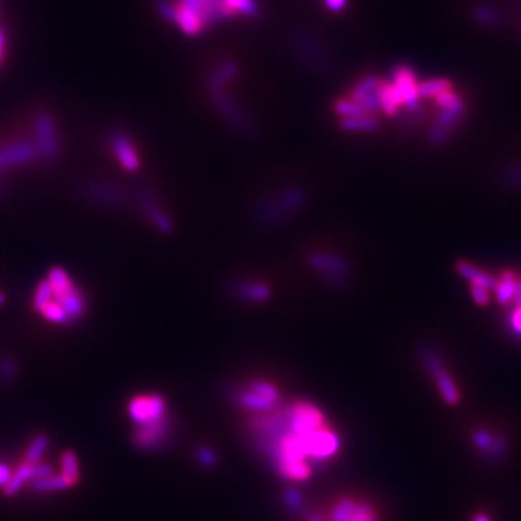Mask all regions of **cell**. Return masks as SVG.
I'll return each instance as SVG.
<instances>
[{
	"mask_svg": "<svg viewBox=\"0 0 521 521\" xmlns=\"http://www.w3.org/2000/svg\"><path fill=\"white\" fill-rule=\"evenodd\" d=\"M271 419L280 435L270 440V450L278 474L290 481L308 480L313 462L329 460L339 450V437L315 404L295 401L287 410H274Z\"/></svg>",
	"mask_w": 521,
	"mask_h": 521,
	"instance_id": "cell-1",
	"label": "cell"
},
{
	"mask_svg": "<svg viewBox=\"0 0 521 521\" xmlns=\"http://www.w3.org/2000/svg\"><path fill=\"white\" fill-rule=\"evenodd\" d=\"M32 304L48 323L69 326L86 313V297L76 281L63 268H52L36 285Z\"/></svg>",
	"mask_w": 521,
	"mask_h": 521,
	"instance_id": "cell-2",
	"label": "cell"
},
{
	"mask_svg": "<svg viewBox=\"0 0 521 521\" xmlns=\"http://www.w3.org/2000/svg\"><path fill=\"white\" fill-rule=\"evenodd\" d=\"M129 415L141 426L135 439L142 447H153L166 437L167 407L158 394H139L133 397L128 407Z\"/></svg>",
	"mask_w": 521,
	"mask_h": 521,
	"instance_id": "cell-3",
	"label": "cell"
},
{
	"mask_svg": "<svg viewBox=\"0 0 521 521\" xmlns=\"http://www.w3.org/2000/svg\"><path fill=\"white\" fill-rule=\"evenodd\" d=\"M307 193L301 186H287L259 198L252 207V216L263 228H277L304 207Z\"/></svg>",
	"mask_w": 521,
	"mask_h": 521,
	"instance_id": "cell-4",
	"label": "cell"
},
{
	"mask_svg": "<svg viewBox=\"0 0 521 521\" xmlns=\"http://www.w3.org/2000/svg\"><path fill=\"white\" fill-rule=\"evenodd\" d=\"M307 259L310 267L320 274L328 285L335 290L348 287L352 268L345 255L330 251H318L310 253Z\"/></svg>",
	"mask_w": 521,
	"mask_h": 521,
	"instance_id": "cell-5",
	"label": "cell"
},
{
	"mask_svg": "<svg viewBox=\"0 0 521 521\" xmlns=\"http://www.w3.org/2000/svg\"><path fill=\"white\" fill-rule=\"evenodd\" d=\"M208 90H211L213 104L231 126H233L242 135L253 133L255 128L252 119L223 91V87H212Z\"/></svg>",
	"mask_w": 521,
	"mask_h": 521,
	"instance_id": "cell-6",
	"label": "cell"
},
{
	"mask_svg": "<svg viewBox=\"0 0 521 521\" xmlns=\"http://www.w3.org/2000/svg\"><path fill=\"white\" fill-rule=\"evenodd\" d=\"M330 521H380V515L370 501L343 497L333 504Z\"/></svg>",
	"mask_w": 521,
	"mask_h": 521,
	"instance_id": "cell-7",
	"label": "cell"
},
{
	"mask_svg": "<svg viewBox=\"0 0 521 521\" xmlns=\"http://www.w3.org/2000/svg\"><path fill=\"white\" fill-rule=\"evenodd\" d=\"M422 360L425 362L426 368L430 371L442 397L445 398L446 403L455 405L459 403L460 395H459V390L455 385L453 380L450 378L447 370L445 368L443 362L439 359L437 353L433 352L430 348L423 349L422 352Z\"/></svg>",
	"mask_w": 521,
	"mask_h": 521,
	"instance_id": "cell-8",
	"label": "cell"
},
{
	"mask_svg": "<svg viewBox=\"0 0 521 521\" xmlns=\"http://www.w3.org/2000/svg\"><path fill=\"white\" fill-rule=\"evenodd\" d=\"M393 86L397 88L403 106L407 108V111L417 113L419 111V90H417V86H419V81H417V76L414 73L413 69H410L408 66H400L393 71V80H391Z\"/></svg>",
	"mask_w": 521,
	"mask_h": 521,
	"instance_id": "cell-9",
	"label": "cell"
},
{
	"mask_svg": "<svg viewBox=\"0 0 521 521\" xmlns=\"http://www.w3.org/2000/svg\"><path fill=\"white\" fill-rule=\"evenodd\" d=\"M293 45L295 48V51L298 52V56L313 69L316 70H328L329 67V60L325 49L322 48L320 44L316 42L315 38H311L307 34H295L293 36Z\"/></svg>",
	"mask_w": 521,
	"mask_h": 521,
	"instance_id": "cell-10",
	"label": "cell"
},
{
	"mask_svg": "<svg viewBox=\"0 0 521 521\" xmlns=\"http://www.w3.org/2000/svg\"><path fill=\"white\" fill-rule=\"evenodd\" d=\"M228 291L232 297L245 303H267L273 295V290L268 284L245 278L232 280L228 285Z\"/></svg>",
	"mask_w": 521,
	"mask_h": 521,
	"instance_id": "cell-11",
	"label": "cell"
},
{
	"mask_svg": "<svg viewBox=\"0 0 521 521\" xmlns=\"http://www.w3.org/2000/svg\"><path fill=\"white\" fill-rule=\"evenodd\" d=\"M381 80L368 76L358 81V84L350 91V98L356 101L359 106L371 115H377V112H381L380 106V98H378V86Z\"/></svg>",
	"mask_w": 521,
	"mask_h": 521,
	"instance_id": "cell-12",
	"label": "cell"
},
{
	"mask_svg": "<svg viewBox=\"0 0 521 521\" xmlns=\"http://www.w3.org/2000/svg\"><path fill=\"white\" fill-rule=\"evenodd\" d=\"M180 5L194 11L201 18L203 24L226 19L233 15L226 8L223 0H180Z\"/></svg>",
	"mask_w": 521,
	"mask_h": 521,
	"instance_id": "cell-13",
	"label": "cell"
},
{
	"mask_svg": "<svg viewBox=\"0 0 521 521\" xmlns=\"http://www.w3.org/2000/svg\"><path fill=\"white\" fill-rule=\"evenodd\" d=\"M112 149H113V152L116 155L118 163L126 171L135 173L139 168L141 158H139V155H138V151H136V148L133 146V143L126 136L118 135L116 138H113Z\"/></svg>",
	"mask_w": 521,
	"mask_h": 521,
	"instance_id": "cell-14",
	"label": "cell"
},
{
	"mask_svg": "<svg viewBox=\"0 0 521 521\" xmlns=\"http://www.w3.org/2000/svg\"><path fill=\"white\" fill-rule=\"evenodd\" d=\"M378 98H380V106L381 112H384L387 116H394L398 109L403 106L401 97L397 91V88L390 81L381 80L378 86Z\"/></svg>",
	"mask_w": 521,
	"mask_h": 521,
	"instance_id": "cell-15",
	"label": "cell"
},
{
	"mask_svg": "<svg viewBox=\"0 0 521 521\" xmlns=\"http://www.w3.org/2000/svg\"><path fill=\"white\" fill-rule=\"evenodd\" d=\"M142 200H143L145 213L148 215V218L153 223V226L158 231H161L163 233H171L174 229V225H173L170 216L149 196H143Z\"/></svg>",
	"mask_w": 521,
	"mask_h": 521,
	"instance_id": "cell-16",
	"label": "cell"
},
{
	"mask_svg": "<svg viewBox=\"0 0 521 521\" xmlns=\"http://www.w3.org/2000/svg\"><path fill=\"white\" fill-rule=\"evenodd\" d=\"M340 128L348 132H373L377 131L381 125L377 115L363 113L355 118H345L339 122Z\"/></svg>",
	"mask_w": 521,
	"mask_h": 521,
	"instance_id": "cell-17",
	"label": "cell"
},
{
	"mask_svg": "<svg viewBox=\"0 0 521 521\" xmlns=\"http://www.w3.org/2000/svg\"><path fill=\"white\" fill-rule=\"evenodd\" d=\"M456 271L462 277H465V278H467L469 281H471V284H478V285H482L488 290H494L495 285H497V281H498V278H494L492 275L481 271L480 268L474 267L472 264L465 263V260H462V263H459L456 265Z\"/></svg>",
	"mask_w": 521,
	"mask_h": 521,
	"instance_id": "cell-18",
	"label": "cell"
},
{
	"mask_svg": "<svg viewBox=\"0 0 521 521\" xmlns=\"http://www.w3.org/2000/svg\"><path fill=\"white\" fill-rule=\"evenodd\" d=\"M174 21L183 28V31L188 35H196L201 31L203 28V21L201 18L191 9L178 5L176 8V18Z\"/></svg>",
	"mask_w": 521,
	"mask_h": 521,
	"instance_id": "cell-19",
	"label": "cell"
},
{
	"mask_svg": "<svg viewBox=\"0 0 521 521\" xmlns=\"http://www.w3.org/2000/svg\"><path fill=\"white\" fill-rule=\"evenodd\" d=\"M449 88H452L450 81L443 80V79L426 80V81L419 83V86H417V90H419V97L420 98H429V97L435 98L436 96H439L440 93H443Z\"/></svg>",
	"mask_w": 521,
	"mask_h": 521,
	"instance_id": "cell-20",
	"label": "cell"
},
{
	"mask_svg": "<svg viewBox=\"0 0 521 521\" xmlns=\"http://www.w3.org/2000/svg\"><path fill=\"white\" fill-rule=\"evenodd\" d=\"M335 112L342 119H345V118H355V116H360L363 113H367L350 97L349 98H340V100H338L335 103Z\"/></svg>",
	"mask_w": 521,
	"mask_h": 521,
	"instance_id": "cell-21",
	"label": "cell"
},
{
	"mask_svg": "<svg viewBox=\"0 0 521 521\" xmlns=\"http://www.w3.org/2000/svg\"><path fill=\"white\" fill-rule=\"evenodd\" d=\"M226 8L232 14H245L248 16H255L258 14V6L253 0H223Z\"/></svg>",
	"mask_w": 521,
	"mask_h": 521,
	"instance_id": "cell-22",
	"label": "cell"
},
{
	"mask_svg": "<svg viewBox=\"0 0 521 521\" xmlns=\"http://www.w3.org/2000/svg\"><path fill=\"white\" fill-rule=\"evenodd\" d=\"M474 18L477 22L488 26H497L500 24L498 14L490 6H477L474 9Z\"/></svg>",
	"mask_w": 521,
	"mask_h": 521,
	"instance_id": "cell-23",
	"label": "cell"
},
{
	"mask_svg": "<svg viewBox=\"0 0 521 521\" xmlns=\"http://www.w3.org/2000/svg\"><path fill=\"white\" fill-rule=\"evenodd\" d=\"M471 293L474 295V300L480 304V305H485L490 301V290L478 285V284H471Z\"/></svg>",
	"mask_w": 521,
	"mask_h": 521,
	"instance_id": "cell-24",
	"label": "cell"
},
{
	"mask_svg": "<svg viewBox=\"0 0 521 521\" xmlns=\"http://www.w3.org/2000/svg\"><path fill=\"white\" fill-rule=\"evenodd\" d=\"M326 5L332 11H340L345 6V0H326Z\"/></svg>",
	"mask_w": 521,
	"mask_h": 521,
	"instance_id": "cell-25",
	"label": "cell"
},
{
	"mask_svg": "<svg viewBox=\"0 0 521 521\" xmlns=\"http://www.w3.org/2000/svg\"><path fill=\"white\" fill-rule=\"evenodd\" d=\"M475 521H490L485 515H478L477 518H475Z\"/></svg>",
	"mask_w": 521,
	"mask_h": 521,
	"instance_id": "cell-26",
	"label": "cell"
},
{
	"mask_svg": "<svg viewBox=\"0 0 521 521\" xmlns=\"http://www.w3.org/2000/svg\"><path fill=\"white\" fill-rule=\"evenodd\" d=\"M2 35V34H0ZM2 46H4V41H2V36H0V57H2Z\"/></svg>",
	"mask_w": 521,
	"mask_h": 521,
	"instance_id": "cell-27",
	"label": "cell"
},
{
	"mask_svg": "<svg viewBox=\"0 0 521 521\" xmlns=\"http://www.w3.org/2000/svg\"><path fill=\"white\" fill-rule=\"evenodd\" d=\"M310 521H323V520H320L319 517H313Z\"/></svg>",
	"mask_w": 521,
	"mask_h": 521,
	"instance_id": "cell-28",
	"label": "cell"
}]
</instances>
